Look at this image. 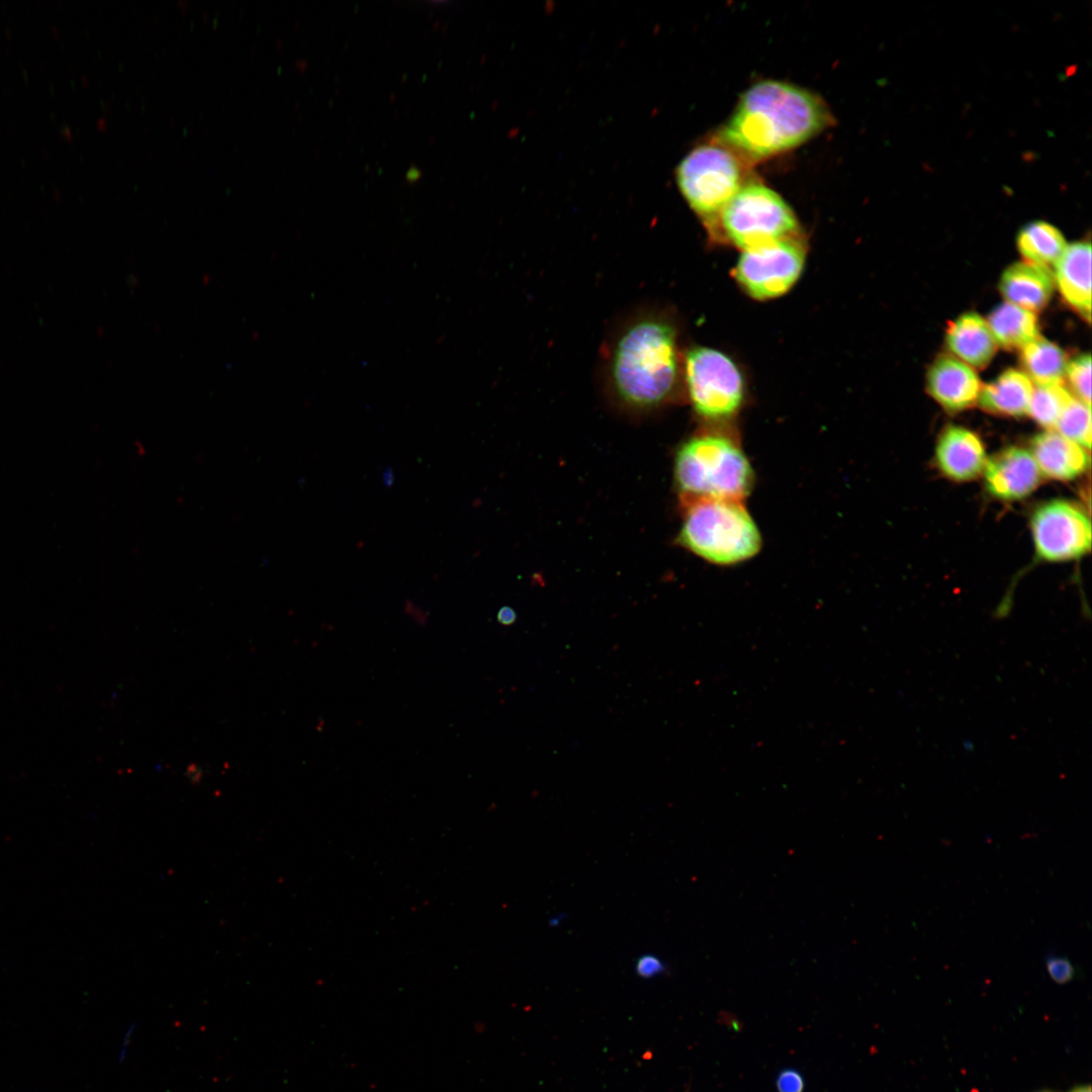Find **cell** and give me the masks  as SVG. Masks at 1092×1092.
<instances>
[{"mask_svg":"<svg viewBox=\"0 0 1092 1092\" xmlns=\"http://www.w3.org/2000/svg\"><path fill=\"white\" fill-rule=\"evenodd\" d=\"M498 623L505 626L512 625L517 620V614L511 607H502L496 615Z\"/></svg>","mask_w":1092,"mask_h":1092,"instance_id":"4316f807","label":"cell"},{"mask_svg":"<svg viewBox=\"0 0 1092 1092\" xmlns=\"http://www.w3.org/2000/svg\"><path fill=\"white\" fill-rule=\"evenodd\" d=\"M926 388L946 412L960 413L978 401L982 385L971 366L956 357L941 355L927 372Z\"/></svg>","mask_w":1092,"mask_h":1092,"instance_id":"8fae6325","label":"cell"},{"mask_svg":"<svg viewBox=\"0 0 1092 1092\" xmlns=\"http://www.w3.org/2000/svg\"><path fill=\"white\" fill-rule=\"evenodd\" d=\"M934 456L939 471L957 482L977 478L984 472L987 463L981 438L973 431L956 425L947 426L940 433Z\"/></svg>","mask_w":1092,"mask_h":1092,"instance_id":"7c38bea8","label":"cell"},{"mask_svg":"<svg viewBox=\"0 0 1092 1092\" xmlns=\"http://www.w3.org/2000/svg\"><path fill=\"white\" fill-rule=\"evenodd\" d=\"M986 322L997 346L1006 349H1021L1039 336L1035 313L1007 301L996 306Z\"/></svg>","mask_w":1092,"mask_h":1092,"instance_id":"ac0fdd59","label":"cell"},{"mask_svg":"<svg viewBox=\"0 0 1092 1092\" xmlns=\"http://www.w3.org/2000/svg\"><path fill=\"white\" fill-rule=\"evenodd\" d=\"M945 340L956 358L972 368L988 365L997 349L987 322L976 312L963 313L952 321Z\"/></svg>","mask_w":1092,"mask_h":1092,"instance_id":"2e32d148","label":"cell"},{"mask_svg":"<svg viewBox=\"0 0 1092 1092\" xmlns=\"http://www.w3.org/2000/svg\"><path fill=\"white\" fill-rule=\"evenodd\" d=\"M1070 1092H1091V1087L1089 1085H1081L1073 1088Z\"/></svg>","mask_w":1092,"mask_h":1092,"instance_id":"f1b7e54d","label":"cell"},{"mask_svg":"<svg viewBox=\"0 0 1092 1092\" xmlns=\"http://www.w3.org/2000/svg\"><path fill=\"white\" fill-rule=\"evenodd\" d=\"M805 250L795 237L744 251L735 267V278L751 297L763 300L781 296L800 277Z\"/></svg>","mask_w":1092,"mask_h":1092,"instance_id":"ba28073f","label":"cell"},{"mask_svg":"<svg viewBox=\"0 0 1092 1092\" xmlns=\"http://www.w3.org/2000/svg\"><path fill=\"white\" fill-rule=\"evenodd\" d=\"M1033 456L1041 475L1069 481L1082 475L1089 466L1085 448L1066 439L1054 430H1046L1031 440Z\"/></svg>","mask_w":1092,"mask_h":1092,"instance_id":"5bb4252c","label":"cell"},{"mask_svg":"<svg viewBox=\"0 0 1092 1092\" xmlns=\"http://www.w3.org/2000/svg\"><path fill=\"white\" fill-rule=\"evenodd\" d=\"M666 967L664 963L655 954L645 953L638 958L635 971L637 975L644 979H650L664 973Z\"/></svg>","mask_w":1092,"mask_h":1092,"instance_id":"d4e9b609","label":"cell"},{"mask_svg":"<svg viewBox=\"0 0 1092 1092\" xmlns=\"http://www.w3.org/2000/svg\"><path fill=\"white\" fill-rule=\"evenodd\" d=\"M186 776L192 783L197 784L202 779V769L197 764L191 763L186 769Z\"/></svg>","mask_w":1092,"mask_h":1092,"instance_id":"83f0119b","label":"cell"},{"mask_svg":"<svg viewBox=\"0 0 1092 1092\" xmlns=\"http://www.w3.org/2000/svg\"><path fill=\"white\" fill-rule=\"evenodd\" d=\"M744 160L720 142L694 148L677 166L675 178L690 207L707 224L744 184Z\"/></svg>","mask_w":1092,"mask_h":1092,"instance_id":"5b68a950","label":"cell"},{"mask_svg":"<svg viewBox=\"0 0 1092 1092\" xmlns=\"http://www.w3.org/2000/svg\"><path fill=\"white\" fill-rule=\"evenodd\" d=\"M1039 1092H1051V1091H1039Z\"/></svg>","mask_w":1092,"mask_h":1092,"instance_id":"f546056e","label":"cell"},{"mask_svg":"<svg viewBox=\"0 0 1092 1092\" xmlns=\"http://www.w3.org/2000/svg\"><path fill=\"white\" fill-rule=\"evenodd\" d=\"M1020 362L1036 385L1061 383L1068 363L1064 351L1040 336L1021 348Z\"/></svg>","mask_w":1092,"mask_h":1092,"instance_id":"ffe728a7","label":"cell"},{"mask_svg":"<svg viewBox=\"0 0 1092 1092\" xmlns=\"http://www.w3.org/2000/svg\"><path fill=\"white\" fill-rule=\"evenodd\" d=\"M1073 396L1061 383L1035 385L1030 399L1028 415L1041 427L1053 430Z\"/></svg>","mask_w":1092,"mask_h":1092,"instance_id":"44dd1931","label":"cell"},{"mask_svg":"<svg viewBox=\"0 0 1092 1092\" xmlns=\"http://www.w3.org/2000/svg\"><path fill=\"white\" fill-rule=\"evenodd\" d=\"M1033 385L1028 376L1017 369L1009 368L997 378L982 386L978 402L991 414L1004 417H1023L1028 415Z\"/></svg>","mask_w":1092,"mask_h":1092,"instance_id":"e0dca14e","label":"cell"},{"mask_svg":"<svg viewBox=\"0 0 1092 1092\" xmlns=\"http://www.w3.org/2000/svg\"><path fill=\"white\" fill-rule=\"evenodd\" d=\"M1041 473L1031 453L1011 446L987 460L984 477L987 491L1003 502L1028 496L1041 481Z\"/></svg>","mask_w":1092,"mask_h":1092,"instance_id":"30bf717a","label":"cell"},{"mask_svg":"<svg viewBox=\"0 0 1092 1092\" xmlns=\"http://www.w3.org/2000/svg\"><path fill=\"white\" fill-rule=\"evenodd\" d=\"M682 375L694 411L707 421H726L744 398L742 375L724 353L707 347L689 350Z\"/></svg>","mask_w":1092,"mask_h":1092,"instance_id":"52a82bcc","label":"cell"},{"mask_svg":"<svg viewBox=\"0 0 1092 1092\" xmlns=\"http://www.w3.org/2000/svg\"><path fill=\"white\" fill-rule=\"evenodd\" d=\"M1054 281L1063 298L1088 323L1091 317V245H1068L1055 264Z\"/></svg>","mask_w":1092,"mask_h":1092,"instance_id":"4fadbf2b","label":"cell"},{"mask_svg":"<svg viewBox=\"0 0 1092 1092\" xmlns=\"http://www.w3.org/2000/svg\"><path fill=\"white\" fill-rule=\"evenodd\" d=\"M679 364L673 323L662 313L643 310L627 318L608 344L607 392L627 413H652L674 399Z\"/></svg>","mask_w":1092,"mask_h":1092,"instance_id":"6da1fadb","label":"cell"},{"mask_svg":"<svg viewBox=\"0 0 1092 1092\" xmlns=\"http://www.w3.org/2000/svg\"><path fill=\"white\" fill-rule=\"evenodd\" d=\"M1045 967L1052 980L1057 984H1066L1075 976V969L1065 957L1049 956Z\"/></svg>","mask_w":1092,"mask_h":1092,"instance_id":"cb8c5ba5","label":"cell"},{"mask_svg":"<svg viewBox=\"0 0 1092 1092\" xmlns=\"http://www.w3.org/2000/svg\"><path fill=\"white\" fill-rule=\"evenodd\" d=\"M681 510L675 542L709 563L739 564L761 549L760 531L743 502L700 499L681 506Z\"/></svg>","mask_w":1092,"mask_h":1092,"instance_id":"277c9868","label":"cell"},{"mask_svg":"<svg viewBox=\"0 0 1092 1092\" xmlns=\"http://www.w3.org/2000/svg\"><path fill=\"white\" fill-rule=\"evenodd\" d=\"M1077 398L1091 405V356L1081 354L1067 363L1066 373Z\"/></svg>","mask_w":1092,"mask_h":1092,"instance_id":"603a6c76","label":"cell"},{"mask_svg":"<svg viewBox=\"0 0 1092 1092\" xmlns=\"http://www.w3.org/2000/svg\"><path fill=\"white\" fill-rule=\"evenodd\" d=\"M1017 247L1026 262L1049 268L1067 248L1062 233L1053 224L1035 220L1024 225L1017 236Z\"/></svg>","mask_w":1092,"mask_h":1092,"instance_id":"d6986e66","label":"cell"},{"mask_svg":"<svg viewBox=\"0 0 1092 1092\" xmlns=\"http://www.w3.org/2000/svg\"><path fill=\"white\" fill-rule=\"evenodd\" d=\"M1066 439L1089 449L1091 445V405L1072 398L1055 426Z\"/></svg>","mask_w":1092,"mask_h":1092,"instance_id":"7402d4cb","label":"cell"},{"mask_svg":"<svg viewBox=\"0 0 1092 1092\" xmlns=\"http://www.w3.org/2000/svg\"><path fill=\"white\" fill-rule=\"evenodd\" d=\"M1030 529L1038 558L1060 562L1078 559L1090 551L1091 523L1075 503L1053 499L1031 516Z\"/></svg>","mask_w":1092,"mask_h":1092,"instance_id":"9c48e42d","label":"cell"},{"mask_svg":"<svg viewBox=\"0 0 1092 1092\" xmlns=\"http://www.w3.org/2000/svg\"><path fill=\"white\" fill-rule=\"evenodd\" d=\"M673 481L680 507L700 499L743 502L752 490L754 472L738 438L715 428L700 431L678 446Z\"/></svg>","mask_w":1092,"mask_h":1092,"instance_id":"3957f363","label":"cell"},{"mask_svg":"<svg viewBox=\"0 0 1092 1092\" xmlns=\"http://www.w3.org/2000/svg\"><path fill=\"white\" fill-rule=\"evenodd\" d=\"M777 1088L779 1092H802L804 1080L798 1072L785 1070L778 1077Z\"/></svg>","mask_w":1092,"mask_h":1092,"instance_id":"484cf974","label":"cell"},{"mask_svg":"<svg viewBox=\"0 0 1092 1092\" xmlns=\"http://www.w3.org/2000/svg\"><path fill=\"white\" fill-rule=\"evenodd\" d=\"M728 241L744 251L795 237L797 217L776 191L756 181H745L719 215Z\"/></svg>","mask_w":1092,"mask_h":1092,"instance_id":"8992f818","label":"cell"},{"mask_svg":"<svg viewBox=\"0 0 1092 1092\" xmlns=\"http://www.w3.org/2000/svg\"><path fill=\"white\" fill-rule=\"evenodd\" d=\"M830 121L824 101L811 91L765 80L741 95L715 140L743 160L758 161L808 142Z\"/></svg>","mask_w":1092,"mask_h":1092,"instance_id":"7a4b0ae2","label":"cell"},{"mask_svg":"<svg viewBox=\"0 0 1092 1092\" xmlns=\"http://www.w3.org/2000/svg\"><path fill=\"white\" fill-rule=\"evenodd\" d=\"M1054 284V275L1049 268L1025 261L1013 263L1004 270L999 290L1007 302L1034 312L1048 304Z\"/></svg>","mask_w":1092,"mask_h":1092,"instance_id":"9a60e30c","label":"cell"}]
</instances>
